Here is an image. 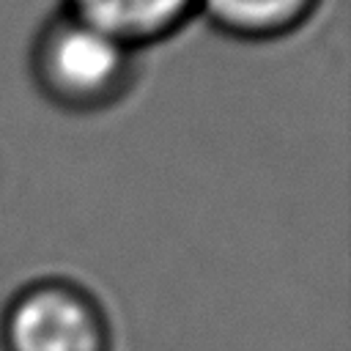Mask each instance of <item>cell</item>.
<instances>
[{"label":"cell","mask_w":351,"mask_h":351,"mask_svg":"<svg viewBox=\"0 0 351 351\" xmlns=\"http://www.w3.org/2000/svg\"><path fill=\"white\" fill-rule=\"evenodd\" d=\"M27 74L58 112L101 115L134 90L140 52L58 5L30 38Z\"/></svg>","instance_id":"cell-1"},{"label":"cell","mask_w":351,"mask_h":351,"mask_svg":"<svg viewBox=\"0 0 351 351\" xmlns=\"http://www.w3.org/2000/svg\"><path fill=\"white\" fill-rule=\"evenodd\" d=\"M0 351H112V321L80 280L41 274L3 302Z\"/></svg>","instance_id":"cell-2"},{"label":"cell","mask_w":351,"mask_h":351,"mask_svg":"<svg viewBox=\"0 0 351 351\" xmlns=\"http://www.w3.org/2000/svg\"><path fill=\"white\" fill-rule=\"evenodd\" d=\"M60 8L140 55L197 19V0H60Z\"/></svg>","instance_id":"cell-3"},{"label":"cell","mask_w":351,"mask_h":351,"mask_svg":"<svg viewBox=\"0 0 351 351\" xmlns=\"http://www.w3.org/2000/svg\"><path fill=\"white\" fill-rule=\"evenodd\" d=\"M324 0H197V19L241 44H271L299 33Z\"/></svg>","instance_id":"cell-4"}]
</instances>
